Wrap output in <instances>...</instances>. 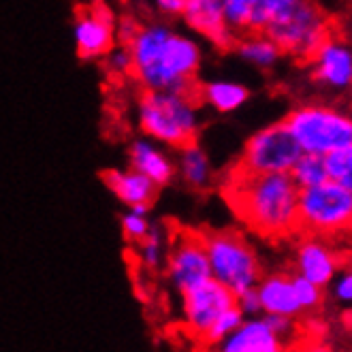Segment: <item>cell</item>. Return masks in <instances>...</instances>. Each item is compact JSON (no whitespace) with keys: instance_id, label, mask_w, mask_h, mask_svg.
<instances>
[{"instance_id":"1","label":"cell","mask_w":352,"mask_h":352,"mask_svg":"<svg viewBox=\"0 0 352 352\" xmlns=\"http://www.w3.org/2000/svg\"><path fill=\"white\" fill-rule=\"evenodd\" d=\"M133 58V77L143 90H167L199 96L197 73L203 52L195 38L167 24H146L126 45Z\"/></svg>"},{"instance_id":"2","label":"cell","mask_w":352,"mask_h":352,"mask_svg":"<svg viewBox=\"0 0 352 352\" xmlns=\"http://www.w3.org/2000/svg\"><path fill=\"white\" fill-rule=\"evenodd\" d=\"M224 197L235 216L258 237L299 235V188L291 173H245L233 167L224 184Z\"/></svg>"},{"instance_id":"3","label":"cell","mask_w":352,"mask_h":352,"mask_svg":"<svg viewBox=\"0 0 352 352\" xmlns=\"http://www.w3.org/2000/svg\"><path fill=\"white\" fill-rule=\"evenodd\" d=\"M139 126L146 137L173 150L195 143L201 131L199 96L143 90L139 98Z\"/></svg>"},{"instance_id":"4","label":"cell","mask_w":352,"mask_h":352,"mask_svg":"<svg viewBox=\"0 0 352 352\" xmlns=\"http://www.w3.org/2000/svg\"><path fill=\"white\" fill-rule=\"evenodd\" d=\"M299 233L340 239L352 233V190L336 179H324L299 190Z\"/></svg>"},{"instance_id":"5","label":"cell","mask_w":352,"mask_h":352,"mask_svg":"<svg viewBox=\"0 0 352 352\" xmlns=\"http://www.w3.org/2000/svg\"><path fill=\"white\" fill-rule=\"evenodd\" d=\"M284 124L299 148L309 154L329 156L352 143V113L342 107L305 102L288 113Z\"/></svg>"},{"instance_id":"6","label":"cell","mask_w":352,"mask_h":352,"mask_svg":"<svg viewBox=\"0 0 352 352\" xmlns=\"http://www.w3.org/2000/svg\"><path fill=\"white\" fill-rule=\"evenodd\" d=\"M212 278L229 286L235 295L254 288L263 276L256 250L239 231H203Z\"/></svg>"},{"instance_id":"7","label":"cell","mask_w":352,"mask_h":352,"mask_svg":"<svg viewBox=\"0 0 352 352\" xmlns=\"http://www.w3.org/2000/svg\"><path fill=\"white\" fill-rule=\"evenodd\" d=\"M263 32L276 41L282 54L299 62H307L309 56L331 36V22L322 7L314 0H297Z\"/></svg>"},{"instance_id":"8","label":"cell","mask_w":352,"mask_h":352,"mask_svg":"<svg viewBox=\"0 0 352 352\" xmlns=\"http://www.w3.org/2000/svg\"><path fill=\"white\" fill-rule=\"evenodd\" d=\"M301 152L286 124L278 122L256 131L245 141L235 169L245 173H288Z\"/></svg>"},{"instance_id":"9","label":"cell","mask_w":352,"mask_h":352,"mask_svg":"<svg viewBox=\"0 0 352 352\" xmlns=\"http://www.w3.org/2000/svg\"><path fill=\"white\" fill-rule=\"evenodd\" d=\"M182 295V316L184 327L192 340L201 344L207 329L224 312L226 307L237 303V295L229 286H224L216 278H207L197 286L186 288Z\"/></svg>"},{"instance_id":"10","label":"cell","mask_w":352,"mask_h":352,"mask_svg":"<svg viewBox=\"0 0 352 352\" xmlns=\"http://www.w3.org/2000/svg\"><path fill=\"white\" fill-rule=\"evenodd\" d=\"M164 267H167V276L171 284L179 293L212 278L203 233L182 231L179 235H175L169 248V254L164 256Z\"/></svg>"},{"instance_id":"11","label":"cell","mask_w":352,"mask_h":352,"mask_svg":"<svg viewBox=\"0 0 352 352\" xmlns=\"http://www.w3.org/2000/svg\"><path fill=\"white\" fill-rule=\"evenodd\" d=\"M295 245V274L314 282L322 288L336 278V274L346 265V258L338 248L336 239L299 233Z\"/></svg>"},{"instance_id":"12","label":"cell","mask_w":352,"mask_h":352,"mask_svg":"<svg viewBox=\"0 0 352 352\" xmlns=\"http://www.w3.org/2000/svg\"><path fill=\"white\" fill-rule=\"evenodd\" d=\"M75 47L79 58L98 60L116 47V17L105 3L79 9L73 26Z\"/></svg>"},{"instance_id":"13","label":"cell","mask_w":352,"mask_h":352,"mask_svg":"<svg viewBox=\"0 0 352 352\" xmlns=\"http://www.w3.org/2000/svg\"><path fill=\"white\" fill-rule=\"evenodd\" d=\"M309 73L316 84L331 94L352 92V45L331 34L309 56Z\"/></svg>"},{"instance_id":"14","label":"cell","mask_w":352,"mask_h":352,"mask_svg":"<svg viewBox=\"0 0 352 352\" xmlns=\"http://www.w3.org/2000/svg\"><path fill=\"white\" fill-rule=\"evenodd\" d=\"M195 32L205 36L218 50H233L237 32L226 24L220 0H186L179 13Z\"/></svg>"},{"instance_id":"15","label":"cell","mask_w":352,"mask_h":352,"mask_svg":"<svg viewBox=\"0 0 352 352\" xmlns=\"http://www.w3.org/2000/svg\"><path fill=\"white\" fill-rule=\"evenodd\" d=\"M224 352H280L286 348L265 314L245 316L220 346Z\"/></svg>"},{"instance_id":"16","label":"cell","mask_w":352,"mask_h":352,"mask_svg":"<svg viewBox=\"0 0 352 352\" xmlns=\"http://www.w3.org/2000/svg\"><path fill=\"white\" fill-rule=\"evenodd\" d=\"M256 293L261 299L263 314H278V316H291V318L303 316V309L295 291L293 274L276 272V274L261 276L256 284Z\"/></svg>"},{"instance_id":"17","label":"cell","mask_w":352,"mask_h":352,"mask_svg":"<svg viewBox=\"0 0 352 352\" xmlns=\"http://www.w3.org/2000/svg\"><path fill=\"white\" fill-rule=\"evenodd\" d=\"M102 182L126 207H146V210H150V205L156 201L160 188L150 177L135 169H107L102 173Z\"/></svg>"},{"instance_id":"18","label":"cell","mask_w":352,"mask_h":352,"mask_svg":"<svg viewBox=\"0 0 352 352\" xmlns=\"http://www.w3.org/2000/svg\"><path fill=\"white\" fill-rule=\"evenodd\" d=\"M131 169L150 177L156 186H167L175 177V162L154 139H137L129 148Z\"/></svg>"},{"instance_id":"19","label":"cell","mask_w":352,"mask_h":352,"mask_svg":"<svg viewBox=\"0 0 352 352\" xmlns=\"http://www.w3.org/2000/svg\"><path fill=\"white\" fill-rule=\"evenodd\" d=\"M248 98H250V90L233 79H214L199 86V102L218 113H233L241 109Z\"/></svg>"},{"instance_id":"20","label":"cell","mask_w":352,"mask_h":352,"mask_svg":"<svg viewBox=\"0 0 352 352\" xmlns=\"http://www.w3.org/2000/svg\"><path fill=\"white\" fill-rule=\"evenodd\" d=\"M177 162H175V175L182 177L184 184H188L192 190H205L214 182V167L210 162V156L199 143H188L177 150Z\"/></svg>"},{"instance_id":"21","label":"cell","mask_w":352,"mask_h":352,"mask_svg":"<svg viewBox=\"0 0 352 352\" xmlns=\"http://www.w3.org/2000/svg\"><path fill=\"white\" fill-rule=\"evenodd\" d=\"M233 50L243 58L248 65L258 67V69H272L276 67L280 58L284 56L280 45L263 30H252V32H243L237 36Z\"/></svg>"},{"instance_id":"22","label":"cell","mask_w":352,"mask_h":352,"mask_svg":"<svg viewBox=\"0 0 352 352\" xmlns=\"http://www.w3.org/2000/svg\"><path fill=\"white\" fill-rule=\"evenodd\" d=\"M293 177V182L297 184V188H312V186L329 179V171H327V160L320 154H309V152H301V156L297 158V162L293 164V169L288 171Z\"/></svg>"},{"instance_id":"23","label":"cell","mask_w":352,"mask_h":352,"mask_svg":"<svg viewBox=\"0 0 352 352\" xmlns=\"http://www.w3.org/2000/svg\"><path fill=\"white\" fill-rule=\"evenodd\" d=\"M245 316H243V312L239 309V305L235 303V305H231V307H226L224 312L214 320V324L207 329V333H205V338L201 340V346H205V348H214V346H220L226 338H229L233 331L241 324V320H243Z\"/></svg>"},{"instance_id":"24","label":"cell","mask_w":352,"mask_h":352,"mask_svg":"<svg viewBox=\"0 0 352 352\" xmlns=\"http://www.w3.org/2000/svg\"><path fill=\"white\" fill-rule=\"evenodd\" d=\"M220 3H222L226 24L237 34L252 30V15L256 9V0H220Z\"/></svg>"},{"instance_id":"25","label":"cell","mask_w":352,"mask_h":352,"mask_svg":"<svg viewBox=\"0 0 352 352\" xmlns=\"http://www.w3.org/2000/svg\"><path fill=\"white\" fill-rule=\"evenodd\" d=\"M329 177L344 184L348 190H352V143L333 154L324 156Z\"/></svg>"},{"instance_id":"26","label":"cell","mask_w":352,"mask_h":352,"mask_svg":"<svg viewBox=\"0 0 352 352\" xmlns=\"http://www.w3.org/2000/svg\"><path fill=\"white\" fill-rule=\"evenodd\" d=\"M152 231V224L148 220L146 207H129V212L122 216V233L129 241L139 243L143 237Z\"/></svg>"},{"instance_id":"27","label":"cell","mask_w":352,"mask_h":352,"mask_svg":"<svg viewBox=\"0 0 352 352\" xmlns=\"http://www.w3.org/2000/svg\"><path fill=\"white\" fill-rule=\"evenodd\" d=\"M139 261L143 267L150 269V272H156L164 261L162 235L158 229H154V226H152V231L139 241Z\"/></svg>"},{"instance_id":"28","label":"cell","mask_w":352,"mask_h":352,"mask_svg":"<svg viewBox=\"0 0 352 352\" xmlns=\"http://www.w3.org/2000/svg\"><path fill=\"white\" fill-rule=\"evenodd\" d=\"M295 3L297 0H256V9L252 15V30H265L278 15L288 11Z\"/></svg>"},{"instance_id":"29","label":"cell","mask_w":352,"mask_h":352,"mask_svg":"<svg viewBox=\"0 0 352 352\" xmlns=\"http://www.w3.org/2000/svg\"><path fill=\"white\" fill-rule=\"evenodd\" d=\"M293 282H295V291H297V299L301 303V309L303 314H309V312H316L320 309L322 301H324V288L309 282L297 274H293Z\"/></svg>"},{"instance_id":"30","label":"cell","mask_w":352,"mask_h":352,"mask_svg":"<svg viewBox=\"0 0 352 352\" xmlns=\"http://www.w3.org/2000/svg\"><path fill=\"white\" fill-rule=\"evenodd\" d=\"M329 293L331 299L340 303L342 307H352V267L348 263L329 282Z\"/></svg>"},{"instance_id":"31","label":"cell","mask_w":352,"mask_h":352,"mask_svg":"<svg viewBox=\"0 0 352 352\" xmlns=\"http://www.w3.org/2000/svg\"><path fill=\"white\" fill-rule=\"evenodd\" d=\"M105 58L109 60V69L116 71V73L124 75V73H131V69H133V58H131V52H129L126 45L113 47Z\"/></svg>"},{"instance_id":"32","label":"cell","mask_w":352,"mask_h":352,"mask_svg":"<svg viewBox=\"0 0 352 352\" xmlns=\"http://www.w3.org/2000/svg\"><path fill=\"white\" fill-rule=\"evenodd\" d=\"M139 28H141V24L137 22V17L124 15V17H120V22H116V36L122 45H129L133 36L139 32Z\"/></svg>"},{"instance_id":"33","label":"cell","mask_w":352,"mask_h":352,"mask_svg":"<svg viewBox=\"0 0 352 352\" xmlns=\"http://www.w3.org/2000/svg\"><path fill=\"white\" fill-rule=\"evenodd\" d=\"M237 305L243 312V316H256V314H263L261 309V299H258V293H256V286L254 288H248V291L239 293L237 295Z\"/></svg>"},{"instance_id":"34","label":"cell","mask_w":352,"mask_h":352,"mask_svg":"<svg viewBox=\"0 0 352 352\" xmlns=\"http://www.w3.org/2000/svg\"><path fill=\"white\" fill-rule=\"evenodd\" d=\"M186 5V0H154V7L162 15H179Z\"/></svg>"},{"instance_id":"35","label":"cell","mask_w":352,"mask_h":352,"mask_svg":"<svg viewBox=\"0 0 352 352\" xmlns=\"http://www.w3.org/2000/svg\"><path fill=\"white\" fill-rule=\"evenodd\" d=\"M129 3H141V0H129Z\"/></svg>"}]
</instances>
